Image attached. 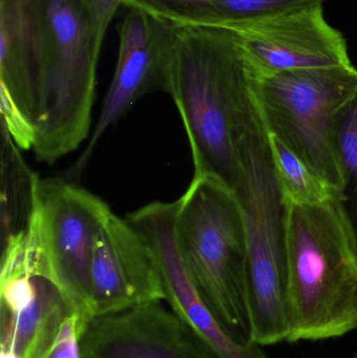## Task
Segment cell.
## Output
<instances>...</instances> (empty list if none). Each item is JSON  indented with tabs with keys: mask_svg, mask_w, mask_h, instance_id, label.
I'll use <instances>...</instances> for the list:
<instances>
[{
	"mask_svg": "<svg viewBox=\"0 0 357 358\" xmlns=\"http://www.w3.org/2000/svg\"><path fill=\"white\" fill-rule=\"evenodd\" d=\"M240 202L249 243L252 341L270 346L287 341L285 206L279 189L268 132L259 106L237 147Z\"/></svg>",
	"mask_w": 357,
	"mask_h": 358,
	"instance_id": "cell-5",
	"label": "cell"
},
{
	"mask_svg": "<svg viewBox=\"0 0 357 358\" xmlns=\"http://www.w3.org/2000/svg\"><path fill=\"white\" fill-rule=\"evenodd\" d=\"M117 67L89 143L73 169L85 168L104 134L150 92H166L175 25L148 13L129 8L119 27Z\"/></svg>",
	"mask_w": 357,
	"mask_h": 358,
	"instance_id": "cell-10",
	"label": "cell"
},
{
	"mask_svg": "<svg viewBox=\"0 0 357 358\" xmlns=\"http://www.w3.org/2000/svg\"><path fill=\"white\" fill-rule=\"evenodd\" d=\"M2 352L45 358L64 320L73 315L31 217L2 254Z\"/></svg>",
	"mask_w": 357,
	"mask_h": 358,
	"instance_id": "cell-7",
	"label": "cell"
},
{
	"mask_svg": "<svg viewBox=\"0 0 357 358\" xmlns=\"http://www.w3.org/2000/svg\"><path fill=\"white\" fill-rule=\"evenodd\" d=\"M254 78L234 31L175 25L166 92L184 123L194 176L218 179L234 192L237 147L257 108Z\"/></svg>",
	"mask_w": 357,
	"mask_h": 358,
	"instance_id": "cell-1",
	"label": "cell"
},
{
	"mask_svg": "<svg viewBox=\"0 0 357 358\" xmlns=\"http://www.w3.org/2000/svg\"><path fill=\"white\" fill-rule=\"evenodd\" d=\"M166 301L94 317L80 340L81 358H211Z\"/></svg>",
	"mask_w": 357,
	"mask_h": 358,
	"instance_id": "cell-13",
	"label": "cell"
},
{
	"mask_svg": "<svg viewBox=\"0 0 357 358\" xmlns=\"http://www.w3.org/2000/svg\"><path fill=\"white\" fill-rule=\"evenodd\" d=\"M161 300H166L165 290L152 250L126 219L111 212L92 252V319Z\"/></svg>",
	"mask_w": 357,
	"mask_h": 358,
	"instance_id": "cell-14",
	"label": "cell"
},
{
	"mask_svg": "<svg viewBox=\"0 0 357 358\" xmlns=\"http://www.w3.org/2000/svg\"><path fill=\"white\" fill-rule=\"evenodd\" d=\"M357 90V69L309 67L256 76L254 90L268 134L280 138L337 193L343 178L335 121Z\"/></svg>",
	"mask_w": 357,
	"mask_h": 358,
	"instance_id": "cell-6",
	"label": "cell"
},
{
	"mask_svg": "<svg viewBox=\"0 0 357 358\" xmlns=\"http://www.w3.org/2000/svg\"><path fill=\"white\" fill-rule=\"evenodd\" d=\"M268 144L275 176L284 203L320 206L339 198L337 189L316 174L280 138L268 134Z\"/></svg>",
	"mask_w": 357,
	"mask_h": 358,
	"instance_id": "cell-15",
	"label": "cell"
},
{
	"mask_svg": "<svg viewBox=\"0 0 357 358\" xmlns=\"http://www.w3.org/2000/svg\"><path fill=\"white\" fill-rule=\"evenodd\" d=\"M356 358H357V357Z\"/></svg>",
	"mask_w": 357,
	"mask_h": 358,
	"instance_id": "cell-22",
	"label": "cell"
},
{
	"mask_svg": "<svg viewBox=\"0 0 357 358\" xmlns=\"http://www.w3.org/2000/svg\"><path fill=\"white\" fill-rule=\"evenodd\" d=\"M86 2L99 39L103 42L113 16L122 4V0H86Z\"/></svg>",
	"mask_w": 357,
	"mask_h": 358,
	"instance_id": "cell-20",
	"label": "cell"
},
{
	"mask_svg": "<svg viewBox=\"0 0 357 358\" xmlns=\"http://www.w3.org/2000/svg\"><path fill=\"white\" fill-rule=\"evenodd\" d=\"M84 329L77 315L67 317L45 358H81L80 340Z\"/></svg>",
	"mask_w": 357,
	"mask_h": 358,
	"instance_id": "cell-19",
	"label": "cell"
},
{
	"mask_svg": "<svg viewBox=\"0 0 357 358\" xmlns=\"http://www.w3.org/2000/svg\"><path fill=\"white\" fill-rule=\"evenodd\" d=\"M219 25L231 27L240 23L276 16L289 10L323 6L325 0H211Z\"/></svg>",
	"mask_w": 357,
	"mask_h": 358,
	"instance_id": "cell-18",
	"label": "cell"
},
{
	"mask_svg": "<svg viewBox=\"0 0 357 358\" xmlns=\"http://www.w3.org/2000/svg\"><path fill=\"white\" fill-rule=\"evenodd\" d=\"M335 146L343 178L337 201L357 245V90L335 117Z\"/></svg>",
	"mask_w": 357,
	"mask_h": 358,
	"instance_id": "cell-16",
	"label": "cell"
},
{
	"mask_svg": "<svg viewBox=\"0 0 357 358\" xmlns=\"http://www.w3.org/2000/svg\"><path fill=\"white\" fill-rule=\"evenodd\" d=\"M256 76L309 67L349 66L347 42L323 6L233 25Z\"/></svg>",
	"mask_w": 357,
	"mask_h": 358,
	"instance_id": "cell-11",
	"label": "cell"
},
{
	"mask_svg": "<svg viewBox=\"0 0 357 358\" xmlns=\"http://www.w3.org/2000/svg\"><path fill=\"white\" fill-rule=\"evenodd\" d=\"M122 4L148 13L177 27L219 25L211 0H122Z\"/></svg>",
	"mask_w": 357,
	"mask_h": 358,
	"instance_id": "cell-17",
	"label": "cell"
},
{
	"mask_svg": "<svg viewBox=\"0 0 357 358\" xmlns=\"http://www.w3.org/2000/svg\"><path fill=\"white\" fill-rule=\"evenodd\" d=\"M40 99L36 0H0V106L8 136L22 150L33 149Z\"/></svg>",
	"mask_w": 357,
	"mask_h": 358,
	"instance_id": "cell-12",
	"label": "cell"
},
{
	"mask_svg": "<svg viewBox=\"0 0 357 358\" xmlns=\"http://www.w3.org/2000/svg\"><path fill=\"white\" fill-rule=\"evenodd\" d=\"M36 8L41 99L31 150L52 165L89 134L103 43L86 0H36Z\"/></svg>",
	"mask_w": 357,
	"mask_h": 358,
	"instance_id": "cell-3",
	"label": "cell"
},
{
	"mask_svg": "<svg viewBox=\"0 0 357 358\" xmlns=\"http://www.w3.org/2000/svg\"><path fill=\"white\" fill-rule=\"evenodd\" d=\"M178 200L157 201L130 213L126 220L146 240L161 273L166 303L198 336L211 358H268L256 343L235 340L201 298L178 243Z\"/></svg>",
	"mask_w": 357,
	"mask_h": 358,
	"instance_id": "cell-9",
	"label": "cell"
},
{
	"mask_svg": "<svg viewBox=\"0 0 357 358\" xmlns=\"http://www.w3.org/2000/svg\"><path fill=\"white\" fill-rule=\"evenodd\" d=\"M111 210L101 198L61 179L31 176L29 210L73 315L92 319L90 266L96 238Z\"/></svg>",
	"mask_w": 357,
	"mask_h": 358,
	"instance_id": "cell-8",
	"label": "cell"
},
{
	"mask_svg": "<svg viewBox=\"0 0 357 358\" xmlns=\"http://www.w3.org/2000/svg\"><path fill=\"white\" fill-rule=\"evenodd\" d=\"M284 206L287 342L328 340L354 331L357 245L339 201Z\"/></svg>",
	"mask_w": 357,
	"mask_h": 358,
	"instance_id": "cell-2",
	"label": "cell"
},
{
	"mask_svg": "<svg viewBox=\"0 0 357 358\" xmlns=\"http://www.w3.org/2000/svg\"><path fill=\"white\" fill-rule=\"evenodd\" d=\"M0 358H18V357H17L16 355H12V353L2 352V351H1V355H0Z\"/></svg>",
	"mask_w": 357,
	"mask_h": 358,
	"instance_id": "cell-21",
	"label": "cell"
},
{
	"mask_svg": "<svg viewBox=\"0 0 357 358\" xmlns=\"http://www.w3.org/2000/svg\"><path fill=\"white\" fill-rule=\"evenodd\" d=\"M178 202V243L199 294L235 340L254 343L249 243L236 194L218 179L194 176Z\"/></svg>",
	"mask_w": 357,
	"mask_h": 358,
	"instance_id": "cell-4",
	"label": "cell"
}]
</instances>
